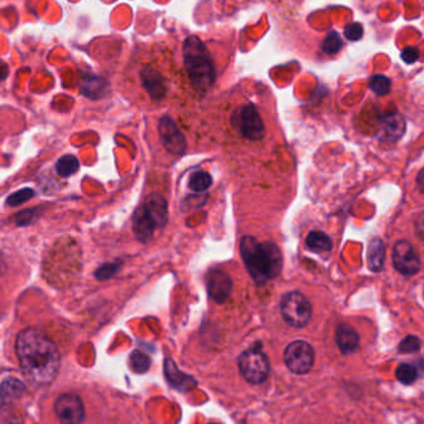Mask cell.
Here are the masks:
<instances>
[{
    "mask_svg": "<svg viewBox=\"0 0 424 424\" xmlns=\"http://www.w3.org/2000/svg\"><path fill=\"white\" fill-rule=\"evenodd\" d=\"M15 351L22 374L33 385L47 386L54 382L61 365L60 350L44 331L28 328L17 335Z\"/></svg>",
    "mask_w": 424,
    "mask_h": 424,
    "instance_id": "cell-1",
    "label": "cell"
},
{
    "mask_svg": "<svg viewBox=\"0 0 424 424\" xmlns=\"http://www.w3.org/2000/svg\"><path fill=\"white\" fill-rule=\"evenodd\" d=\"M241 256L252 279L261 285L273 279L283 268V257L272 242H258L255 237L245 236L241 241Z\"/></svg>",
    "mask_w": 424,
    "mask_h": 424,
    "instance_id": "cell-2",
    "label": "cell"
},
{
    "mask_svg": "<svg viewBox=\"0 0 424 424\" xmlns=\"http://www.w3.org/2000/svg\"><path fill=\"white\" fill-rule=\"evenodd\" d=\"M186 73L196 91L206 93L216 81V70L211 54L197 36H190L183 45Z\"/></svg>",
    "mask_w": 424,
    "mask_h": 424,
    "instance_id": "cell-3",
    "label": "cell"
},
{
    "mask_svg": "<svg viewBox=\"0 0 424 424\" xmlns=\"http://www.w3.org/2000/svg\"><path fill=\"white\" fill-rule=\"evenodd\" d=\"M280 312L289 326L304 328L312 319V304L301 292H289L280 301Z\"/></svg>",
    "mask_w": 424,
    "mask_h": 424,
    "instance_id": "cell-4",
    "label": "cell"
},
{
    "mask_svg": "<svg viewBox=\"0 0 424 424\" xmlns=\"http://www.w3.org/2000/svg\"><path fill=\"white\" fill-rule=\"evenodd\" d=\"M238 368L243 379L252 385H259L267 379L269 374V361L262 351L250 349L242 352L238 358Z\"/></svg>",
    "mask_w": 424,
    "mask_h": 424,
    "instance_id": "cell-5",
    "label": "cell"
},
{
    "mask_svg": "<svg viewBox=\"0 0 424 424\" xmlns=\"http://www.w3.org/2000/svg\"><path fill=\"white\" fill-rule=\"evenodd\" d=\"M315 352L305 341H294L285 347V363L293 374H307L312 370Z\"/></svg>",
    "mask_w": 424,
    "mask_h": 424,
    "instance_id": "cell-6",
    "label": "cell"
},
{
    "mask_svg": "<svg viewBox=\"0 0 424 424\" xmlns=\"http://www.w3.org/2000/svg\"><path fill=\"white\" fill-rule=\"evenodd\" d=\"M54 411L61 424H82L86 418L84 402L73 393H63L59 397Z\"/></svg>",
    "mask_w": 424,
    "mask_h": 424,
    "instance_id": "cell-7",
    "label": "cell"
},
{
    "mask_svg": "<svg viewBox=\"0 0 424 424\" xmlns=\"http://www.w3.org/2000/svg\"><path fill=\"white\" fill-rule=\"evenodd\" d=\"M392 261L397 271L403 275H413L421 269V259L408 241L396 242L392 251Z\"/></svg>",
    "mask_w": 424,
    "mask_h": 424,
    "instance_id": "cell-8",
    "label": "cell"
},
{
    "mask_svg": "<svg viewBox=\"0 0 424 424\" xmlns=\"http://www.w3.org/2000/svg\"><path fill=\"white\" fill-rule=\"evenodd\" d=\"M237 124L242 135L250 140L262 139L264 135V124L262 118L253 105L241 107L237 113Z\"/></svg>",
    "mask_w": 424,
    "mask_h": 424,
    "instance_id": "cell-9",
    "label": "cell"
},
{
    "mask_svg": "<svg viewBox=\"0 0 424 424\" xmlns=\"http://www.w3.org/2000/svg\"><path fill=\"white\" fill-rule=\"evenodd\" d=\"M159 135L167 151L181 156L186 149L184 134L179 129L176 123L170 117H162L159 122Z\"/></svg>",
    "mask_w": 424,
    "mask_h": 424,
    "instance_id": "cell-10",
    "label": "cell"
},
{
    "mask_svg": "<svg viewBox=\"0 0 424 424\" xmlns=\"http://www.w3.org/2000/svg\"><path fill=\"white\" fill-rule=\"evenodd\" d=\"M207 292L216 303H225L232 292V280L229 274L220 269H213L207 274Z\"/></svg>",
    "mask_w": 424,
    "mask_h": 424,
    "instance_id": "cell-11",
    "label": "cell"
},
{
    "mask_svg": "<svg viewBox=\"0 0 424 424\" xmlns=\"http://www.w3.org/2000/svg\"><path fill=\"white\" fill-rule=\"evenodd\" d=\"M142 84L151 100H160L167 95V84L164 81L162 73L156 68L146 66L140 73Z\"/></svg>",
    "mask_w": 424,
    "mask_h": 424,
    "instance_id": "cell-12",
    "label": "cell"
},
{
    "mask_svg": "<svg viewBox=\"0 0 424 424\" xmlns=\"http://www.w3.org/2000/svg\"><path fill=\"white\" fill-rule=\"evenodd\" d=\"M78 84L81 92L91 100H100L103 96H106L109 87L105 78L91 73H82L78 80Z\"/></svg>",
    "mask_w": 424,
    "mask_h": 424,
    "instance_id": "cell-13",
    "label": "cell"
},
{
    "mask_svg": "<svg viewBox=\"0 0 424 424\" xmlns=\"http://www.w3.org/2000/svg\"><path fill=\"white\" fill-rule=\"evenodd\" d=\"M156 229V222L153 221V218L149 215L148 210L145 209L144 205L137 209L133 218V231L137 238L142 242L151 240Z\"/></svg>",
    "mask_w": 424,
    "mask_h": 424,
    "instance_id": "cell-14",
    "label": "cell"
},
{
    "mask_svg": "<svg viewBox=\"0 0 424 424\" xmlns=\"http://www.w3.org/2000/svg\"><path fill=\"white\" fill-rule=\"evenodd\" d=\"M382 134L387 142H397L406 130V122L400 113H387L381 121Z\"/></svg>",
    "mask_w": 424,
    "mask_h": 424,
    "instance_id": "cell-15",
    "label": "cell"
},
{
    "mask_svg": "<svg viewBox=\"0 0 424 424\" xmlns=\"http://www.w3.org/2000/svg\"><path fill=\"white\" fill-rule=\"evenodd\" d=\"M335 340H336L340 351L345 355L356 351L360 345V338H358L356 330L347 324H340L336 328Z\"/></svg>",
    "mask_w": 424,
    "mask_h": 424,
    "instance_id": "cell-16",
    "label": "cell"
},
{
    "mask_svg": "<svg viewBox=\"0 0 424 424\" xmlns=\"http://www.w3.org/2000/svg\"><path fill=\"white\" fill-rule=\"evenodd\" d=\"M156 227H162L167 221V204L160 195H151L144 204Z\"/></svg>",
    "mask_w": 424,
    "mask_h": 424,
    "instance_id": "cell-17",
    "label": "cell"
},
{
    "mask_svg": "<svg viewBox=\"0 0 424 424\" xmlns=\"http://www.w3.org/2000/svg\"><path fill=\"white\" fill-rule=\"evenodd\" d=\"M165 374H167V379L172 382V385L179 390L186 391L195 387V381L188 374L179 371L176 365L170 358H167V361H165Z\"/></svg>",
    "mask_w": 424,
    "mask_h": 424,
    "instance_id": "cell-18",
    "label": "cell"
},
{
    "mask_svg": "<svg viewBox=\"0 0 424 424\" xmlns=\"http://www.w3.org/2000/svg\"><path fill=\"white\" fill-rule=\"evenodd\" d=\"M25 391V385L22 381L14 377L4 379L0 385V402L1 404L11 403L22 396Z\"/></svg>",
    "mask_w": 424,
    "mask_h": 424,
    "instance_id": "cell-19",
    "label": "cell"
},
{
    "mask_svg": "<svg viewBox=\"0 0 424 424\" xmlns=\"http://www.w3.org/2000/svg\"><path fill=\"white\" fill-rule=\"evenodd\" d=\"M385 245L379 238H374L370 242L368 250V268L372 272H379L385 263Z\"/></svg>",
    "mask_w": 424,
    "mask_h": 424,
    "instance_id": "cell-20",
    "label": "cell"
},
{
    "mask_svg": "<svg viewBox=\"0 0 424 424\" xmlns=\"http://www.w3.org/2000/svg\"><path fill=\"white\" fill-rule=\"evenodd\" d=\"M307 245L312 252L323 253V252L331 251L333 242L330 240L329 236L321 231H312L308 234Z\"/></svg>",
    "mask_w": 424,
    "mask_h": 424,
    "instance_id": "cell-21",
    "label": "cell"
},
{
    "mask_svg": "<svg viewBox=\"0 0 424 424\" xmlns=\"http://www.w3.org/2000/svg\"><path fill=\"white\" fill-rule=\"evenodd\" d=\"M80 169V162L76 156L73 154L63 156L56 162V172L62 178H68L75 173H77Z\"/></svg>",
    "mask_w": 424,
    "mask_h": 424,
    "instance_id": "cell-22",
    "label": "cell"
},
{
    "mask_svg": "<svg viewBox=\"0 0 424 424\" xmlns=\"http://www.w3.org/2000/svg\"><path fill=\"white\" fill-rule=\"evenodd\" d=\"M212 184V178L206 172H196L190 178L189 188L195 192H205L210 189Z\"/></svg>",
    "mask_w": 424,
    "mask_h": 424,
    "instance_id": "cell-23",
    "label": "cell"
},
{
    "mask_svg": "<svg viewBox=\"0 0 424 424\" xmlns=\"http://www.w3.org/2000/svg\"><path fill=\"white\" fill-rule=\"evenodd\" d=\"M418 377L417 366L411 363H401L396 370V379L403 385H412Z\"/></svg>",
    "mask_w": 424,
    "mask_h": 424,
    "instance_id": "cell-24",
    "label": "cell"
},
{
    "mask_svg": "<svg viewBox=\"0 0 424 424\" xmlns=\"http://www.w3.org/2000/svg\"><path fill=\"white\" fill-rule=\"evenodd\" d=\"M130 366L134 372L145 374L151 368V357L145 355L144 352L135 350L130 355Z\"/></svg>",
    "mask_w": 424,
    "mask_h": 424,
    "instance_id": "cell-25",
    "label": "cell"
},
{
    "mask_svg": "<svg viewBox=\"0 0 424 424\" xmlns=\"http://www.w3.org/2000/svg\"><path fill=\"white\" fill-rule=\"evenodd\" d=\"M342 45H344V43L341 40L340 35L336 31H331L324 39L323 44H321V50L326 55H335L341 50Z\"/></svg>",
    "mask_w": 424,
    "mask_h": 424,
    "instance_id": "cell-26",
    "label": "cell"
},
{
    "mask_svg": "<svg viewBox=\"0 0 424 424\" xmlns=\"http://www.w3.org/2000/svg\"><path fill=\"white\" fill-rule=\"evenodd\" d=\"M391 80L384 75H376L370 80V89L377 96H385L391 91Z\"/></svg>",
    "mask_w": 424,
    "mask_h": 424,
    "instance_id": "cell-27",
    "label": "cell"
},
{
    "mask_svg": "<svg viewBox=\"0 0 424 424\" xmlns=\"http://www.w3.org/2000/svg\"><path fill=\"white\" fill-rule=\"evenodd\" d=\"M33 196H35V191H33V189L24 188V189L19 190V191H17V192L11 194V195L8 197L6 204H8L9 206H19V205H22V204H24V202L31 200Z\"/></svg>",
    "mask_w": 424,
    "mask_h": 424,
    "instance_id": "cell-28",
    "label": "cell"
},
{
    "mask_svg": "<svg viewBox=\"0 0 424 424\" xmlns=\"http://www.w3.org/2000/svg\"><path fill=\"white\" fill-rule=\"evenodd\" d=\"M400 351L403 354H413V352L418 351L421 349V340L414 335H408L407 338H404L401 341V344L398 346Z\"/></svg>",
    "mask_w": 424,
    "mask_h": 424,
    "instance_id": "cell-29",
    "label": "cell"
},
{
    "mask_svg": "<svg viewBox=\"0 0 424 424\" xmlns=\"http://www.w3.org/2000/svg\"><path fill=\"white\" fill-rule=\"evenodd\" d=\"M119 267H121L119 263H106V264H102L96 271V278L98 279V280H107V279L112 278L114 274L117 273Z\"/></svg>",
    "mask_w": 424,
    "mask_h": 424,
    "instance_id": "cell-30",
    "label": "cell"
},
{
    "mask_svg": "<svg viewBox=\"0 0 424 424\" xmlns=\"http://www.w3.org/2000/svg\"><path fill=\"white\" fill-rule=\"evenodd\" d=\"M344 35H345L346 39L350 40V41H357V40L361 39L363 36V25L360 22L349 24L344 30Z\"/></svg>",
    "mask_w": 424,
    "mask_h": 424,
    "instance_id": "cell-31",
    "label": "cell"
},
{
    "mask_svg": "<svg viewBox=\"0 0 424 424\" xmlns=\"http://www.w3.org/2000/svg\"><path fill=\"white\" fill-rule=\"evenodd\" d=\"M419 55H421V52H419L418 47H408L402 51L401 59L406 63H413L418 60Z\"/></svg>",
    "mask_w": 424,
    "mask_h": 424,
    "instance_id": "cell-32",
    "label": "cell"
},
{
    "mask_svg": "<svg viewBox=\"0 0 424 424\" xmlns=\"http://www.w3.org/2000/svg\"><path fill=\"white\" fill-rule=\"evenodd\" d=\"M35 209L33 210H26V211H22L19 215H17V226H26V225H30V223H33V218H35Z\"/></svg>",
    "mask_w": 424,
    "mask_h": 424,
    "instance_id": "cell-33",
    "label": "cell"
},
{
    "mask_svg": "<svg viewBox=\"0 0 424 424\" xmlns=\"http://www.w3.org/2000/svg\"><path fill=\"white\" fill-rule=\"evenodd\" d=\"M414 227H416L417 234L424 241V211L419 212L414 218Z\"/></svg>",
    "mask_w": 424,
    "mask_h": 424,
    "instance_id": "cell-34",
    "label": "cell"
},
{
    "mask_svg": "<svg viewBox=\"0 0 424 424\" xmlns=\"http://www.w3.org/2000/svg\"><path fill=\"white\" fill-rule=\"evenodd\" d=\"M417 185H418V189L424 194V167L417 175Z\"/></svg>",
    "mask_w": 424,
    "mask_h": 424,
    "instance_id": "cell-35",
    "label": "cell"
},
{
    "mask_svg": "<svg viewBox=\"0 0 424 424\" xmlns=\"http://www.w3.org/2000/svg\"><path fill=\"white\" fill-rule=\"evenodd\" d=\"M210 424H216V423H210Z\"/></svg>",
    "mask_w": 424,
    "mask_h": 424,
    "instance_id": "cell-36",
    "label": "cell"
}]
</instances>
